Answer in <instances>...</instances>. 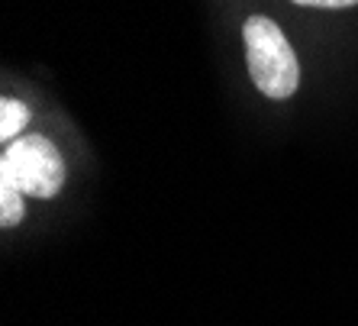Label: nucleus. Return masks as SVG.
I'll use <instances>...</instances> for the list:
<instances>
[{"mask_svg": "<svg viewBox=\"0 0 358 326\" xmlns=\"http://www.w3.org/2000/svg\"><path fill=\"white\" fill-rule=\"evenodd\" d=\"M242 39H245V62L255 87L271 101L291 97L300 84V65L281 26L268 17H249L242 26Z\"/></svg>", "mask_w": 358, "mask_h": 326, "instance_id": "nucleus-1", "label": "nucleus"}, {"mask_svg": "<svg viewBox=\"0 0 358 326\" xmlns=\"http://www.w3.org/2000/svg\"><path fill=\"white\" fill-rule=\"evenodd\" d=\"M0 181L29 197H55L65 181V162L45 136H17L0 155Z\"/></svg>", "mask_w": 358, "mask_h": 326, "instance_id": "nucleus-2", "label": "nucleus"}, {"mask_svg": "<svg viewBox=\"0 0 358 326\" xmlns=\"http://www.w3.org/2000/svg\"><path fill=\"white\" fill-rule=\"evenodd\" d=\"M20 220H23V194L13 184L0 181V223L17 226Z\"/></svg>", "mask_w": 358, "mask_h": 326, "instance_id": "nucleus-4", "label": "nucleus"}, {"mask_svg": "<svg viewBox=\"0 0 358 326\" xmlns=\"http://www.w3.org/2000/svg\"><path fill=\"white\" fill-rule=\"evenodd\" d=\"M300 7H320V10H345V7H355L358 0H294Z\"/></svg>", "mask_w": 358, "mask_h": 326, "instance_id": "nucleus-5", "label": "nucleus"}, {"mask_svg": "<svg viewBox=\"0 0 358 326\" xmlns=\"http://www.w3.org/2000/svg\"><path fill=\"white\" fill-rule=\"evenodd\" d=\"M26 123H29V110H26V104L10 101V97L0 104V139L13 143L17 136H23Z\"/></svg>", "mask_w": 358, "mask_h": 326, "instance_id": "nucleus-3", "label": "nucleus"}]
</instances>
